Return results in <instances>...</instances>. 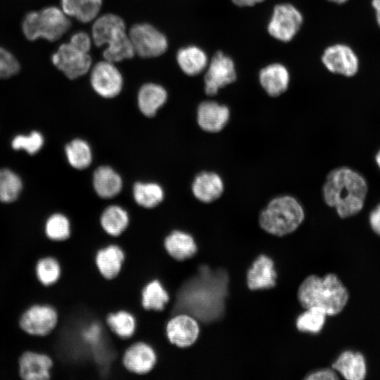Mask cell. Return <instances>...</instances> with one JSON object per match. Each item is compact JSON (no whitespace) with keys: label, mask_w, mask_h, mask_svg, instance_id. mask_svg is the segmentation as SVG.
Segmentation results:
<instances>
[{"label":"cell","mask_w":380,"mask_h":380,"mask_svg":"<svg viewBox=\"0 0 380 380\" xmlns=\"http://www.w3.org/2000/svg\"><path fill=\"white\" fill-rule=\"evenodd\" d=\"M165 331L172 344L179 348H187L198 339L201 329L198 322L194 317L179 313L167 321Z\"/></svg>","instance_id":"5bb4252c"},{"label":"cell","mask_w":380,"mask_h":380,"mask_svg":"<svg viewBox=\"0 0 380 380\" xmlns=\"http://www.w3.org/2000/svg\"><path fill=\"white\" fill-rule=\"evenodd\" d=\"M328 1L336 3V4H343V3L346 2L348 0H328Z\"/></svg>","instance_id":"f6af8a7d"},{"label":"cell","mask_w":380,"mask_h":380,"mask_svg":"<svg viewBox=\"0 0 380 380\" xmlns=\"http://www.w3.org/2000/svg\"><path fill=\"white\" fill-rule=\"evenodd\" d=\"M124 261L125 253L116 244H110L99 249L95 258L99 272L106 279H113L118 276Z\"/></svg>","instance_id":"603a6c76"},{"label":"cell","mask_w":380,"mask_h":380,"mask_svg":"<svg viewBox=\"0 0 380 380\" xmlns=\"http://www.w3.org/2000/svg\"><path fill=\"white\" fill-rule=\"evenodd\" d=\"M374 160H375V162H376L379 169L380 170V148L379 149V151L376 153L375 157H374Z\"/></svg>","instance_id":"ee69618b"},{"label":"cell","mask_w":380,"mask_h":380,"mask_svg":"<svg viewBox=\"0 0 380 380\" xmlns=\"http://www.w3.org/2000/svg\"><path fill=\"white\" fill-rule=\"evenodd\" d=\"M70 26L68 15L56 6L27 13L22 24L25 36L31 41L39 38L56 41L67 32Z\"/></svg>","instance_id":"8992f818"},{"label":"cell","mask_w":380,"mask_h":380,"mask_svg":"<svg viewBox=\"0 0 380 380\" xmlns=\"http://www.w3.org/2000/svg\"><path fill=\"white\" fill-rule=\"evenodd\" d=\"M51 61L71 80L86 74L91 65V58L89 52L76 47L70 42L60 45L52 55Z\"/></svg>","instance_id":"30bf717a"},{"label":"cell","mask_w":380,"mask_h":380,"mask_svg":"<svg viewBox=\"0 0 380 380\" xmlns=\"http://www.w3.org/2000/svg\"><path fill=\"white\" fill-rule=\"evenodd\" d=\"M46 236L54 241H63L71 235V226L68 218L61 213L50 215L45 222Z\"/></svg>","instance_id":"e575fe53"},{"label":"cell","mask_w":380,"mask_h":380,"mask_svg":"<svg viewBox=\"0 0 380 380\" xmlns=\"http://www.w3.org/2000/svg\"><path fill=\"white\" fill-rule=\"evenodd\" d=\"M58 313L49 305H34L22 315L19 324L27 334L32 336H46L57 326Z\"/></svg>","instance_id":"8fae6325"},{"label":"cell","mask_w":380,"mask_h":380,"mask_svg":"<svg viewBox=\"0 0 380 380\" xmlns=\"http://www.w3.org/2000/svg\"><path fill=\"white\" fill-rule=\"evenodd\" d=\"M167 98L164 87L155 83H147L141 86L138 92V106L145 116L153 117L165 104Z\"/></svg>","instance_id":"cb8c5ba5"},{"label":"cell","mask_w":380,"mask_h":380,"mask_svg":"<svg viewBox=\"0 0 380 380\" xmlns=\"http://www.w3.org/2000/svg\"><path fill=\"white\" fill-rule=\"evenodd\" d=\"M93 185L100 197L110 198L120 193L122 181L120 176L111 167L101 166L94 171Z\"/></svg>","instance_id":"d4e9b609"},{"label":"cell","mask_w":380,"mask_h":380,"mask_svg":"<svg viewBox=\"0 0 380 380\" xmlns=\"http://www.w3.org/2000/svg\"><path fill=\"white\" fill-rule=\"evenodd\" d=\"M44 143L43 135L39 132L32 131L29 134L16 135L11 141V146L14 150H23L34 155L42 148Z\"/></svg>","instance_id":"8d00e7d4"},{"label":"cell","mask_w":380,"mask_h":380,"mask_svg":"<svg viewBox=\"0 0 380 380\" xmlns=\"http://www.w3.org/2000/svg\"><path fill=\"white\" fill-rule=\"evenodd\" d=\"M298 298L303 308L318 307L331 316L342 311L348 303L349 293L334 274L324 277L310 275L300 285Z\"/></svg>","instance_id":"3957f363"},{"label":"cell","mask_w":380,"mask_h":380,"mask_svg":"<svg viewBox=\"0 0 380 380\" xmlns=\"http://www.w3.org/2000/svg\"><path fill=\"white\" fill-rule=\"evenodd\" d=\"M106 321L110 329L123 340L130 338L135 332L136 319L128 311L121 310L111 312L107 315Z\"/></svg>","instance_id":"f546056e"},{"label":"cell","mask_w":380,"mask_h":380,"mask_svg":"<svg viewBox=\"0 0 380 380\" xmlns=\"http://www.w3.org/2000/svg\"><path fill=\"white\" fill-rule=\"evenodd\" d=\"M303 23L301 12L291 4L282 3L274 7L267 30L274 39L289 42L298 34Z\"/></svg>","instance_id":"52a82bcc"},{"label":"cell","mask_w":380,"mask_h":380,"mask_svg":"<svg viewBox=\"0 0 380 380\" xmlns=\"http://www.w3.org/2000/svg\"><path fill=\"white\" fill-rule=\"evenodd\" d=\"M91 34L95 45H107L103 51L106 61L119 62L135 53L125 24L117 15L108 13L98 18L93 24Z\"/></svg>","instance_id":"5b68a950"},{"label":"cell","mask_w":380,"mask_h":380,"mask_svg":"<svg viewBox=\"0 0 380 380\" xmlns=\"http://www.w3.org/2000/svg\"><path fill=\"white\" fill-rule=\"evenodd\" d=\"M258 79L261 87L269 96L278 97L287 91L290 73L284 65L273 63L260 70Z\"/></svg>","instance_id":"e0dca14e"},{"label":"cell","mask_w":380,"mask_h":380,"mask_svg":"<svg viewBox=\"0 0 380 380\" xmlns=\"http://www.w3.org/2000/svg\"><path fill=\"white\" fill-rule=\"evenodd\" d=\"M157 355L148 343L137 341L129 346L124 352L122 364L130 372L139 375L140 380L155 366Z\"/></svg>","instance_id":"9a60e30c"},{"label":"cell","mask_w":380,"mask_h":380,"mask_svg":"<svg viewBox=\"0 0 380 380\" xmlns=\"http://www.w3.org/2000/svg\"><path fill=\"white\" fill-rule=\"evenodd\" d=\"M133 196L135 201L140 206L152 208L163 201L164 191L156 183L137 182L133 188Z\"/></svg>","instance_id":"1f68e13d"},{"label":"cell","mask_w":380,"mask_h":380,"mask_svg":"<svg viewBox=\"0 0 380 380\" xmlns=\"http://www.w3.org/2000/svg\"><path fill=\"white\" fill-rule=\"evenodd\" d=\"M177 61L185 74L195 76L206 69L209 60L202 49L196 46H188L178 51Z\"/></svg>","instance_id":"484cf974"},{"label":"cell","mask_w":380,"mask_h":380,"mask_svg":"<svg viewBox=\"0 0 380 380\" xmlns=\"http://www.w3.org/2000/svg\"><path fill=\"white\" fill-rule=\"evenodd\" d=\"M36 276L44 286L56 284L62 276V267L59 261L51 256L40 258L35 266Z\"/></svg>","instance_id":"836d02e7"},{"label":"cell","mask_w":380,"mask_h":380,"mask_svg":"<svg viewBox=\"0 0 380 380\" xmlns=\"http://www.w3.org/2000/svg\"><path fill=\"white\" fill-rule=\"evenodd\" d=\"M91 84L94 90L104 98H113L122 90L123 80L113 63L103 61L97 63L91 69Z\"/></svg>","instance_id":"4fadbf2b"},{"label":"cell","mask_w":380,"mask_h":380,"mask_svg":"<svg viewBox=\"0 0 380 380\" xmlns=\"http://www.w3.org/2000/svg\"><path fill=\"white\" fill-rule=\"evenodd\" d=\"M23 189L20 176L8 168L0 169V201L9 203L18 198Z\"/></svg>","instance_id":"d6a6232c"},{"label":"cell","mask_w":380,"mask_h":380,"mask_svg":"<svg viewBox=\"0 0 380 380\" xmlns=\"http://www.w3.org/2000/svg\"><path fill=\"white\" fill-rule=\"evenodd\" d=\"M53 365L47 355L27 351L19 359V375L24 380H47Z\"/></svg>","instance_id":"ac0fdd59"},{"label":"cell","mask_w":380,"mask_h":380,"mask_svg":"<svg viewBox=\"0 0 380 380\" xmlns=\"http://www.w3.org/2000/svg\"><path fill=\"white\" fill-rule=\"evenodd\" d=\"M227 286L228 277L224 270H214L205 265L199 266L160 312L161 322L166 324L179 313L190 315L202 324L219 319L224 312Z\"/></svg>","instance_id":"6da1fadb"},{"label":"cell","mask_w":380,"mask_h":380,"mask_svg":"<svg viewBox=\"0 0 380 380\" xmlns=\"http://www.w3.org/2000/svg\"><path fill=\"white\" fill-rule=\"evenodd\" d=\"M230 109L224 104L208 100L201 102L197 108V122L205 132L217 133L228 124Z\"/></svg>","instance_id":"2e32d148"},{"label":"cell","mask_w":380,"mask_h":380,"mask_svg":"<svg viewBox=\"0 0 380 380\" xmlns=\"http://www.w3.org/2000/svg\"><path fill=\"white\" fill-rule=\"evenodd\" d=\"M305 219L300 202L289 194L278 195L270 199L261 210L258 222L266 232L283 236L296 231Z\"/></svg>","instance_id":"277c9868"},{"label":"cell","mask_w":380,"mask_h":380,"mask_svg":"<svg viewBox=\"0 0 380 380\" xmlns=\"http://www.w3.org/2000/svg\"><path fill=\"white\" fill-rule=\"evenodd\" d=\"M333 369L348 380H362L367 374V364L360 352H343L332 365Z\"/></svg>","instance_id":"7402d4cb"},{"label":"cell","mask_w":380,"mask_h":380,"mask_svg":"<svg viewBox=\"0 0 380 380\" xmlns=\"http://www.w3.org/2000/svg\"><path fill=\"white\" fill-rule=\"evenodd\" d=\"M191 189L197 200L204 203H210L222 196L224 191V184L221 176L217 172L203 171L194 178Z\"/></svg>","instance_id":"d6986e66"},{"label":"cell","mask_w":380,"mask_h":380,"mask_svg":"<svg viewBox=\"0 0 380 380\" xmlns=\"http://www.w3.org/2000/svg\"><path fill=\"white\" fill-rule=\"evenodd\" d=\"M69 42L86 52H89L91 49V37L84 32H77L73 34L71 36Z\"/></svg>","instance_id":"f35d334b"},{"label":"cell","mask_w":380,"mask_h":380,"mask_svg":"<svg viewBox=\"0 0 380 380\" xmlns=\"http://www.w3.org/2000/svg\"><path fill=\"white\" fill-rule=\"evenodd\" d=\"M276 278L272 260L265 255H260L248 271L247 284L251 290L270 289L275 286Z\"/></svg>","instance_id":"44dd1931"},{"label":"cell","mask_w":380,"mask_h":380,"mask_svg":"<svg viewBox=\"0 0 380 380\" xmlns=\"http://www.w3.org/2000/svg\"><path fill=\"white\" fill-rule=\"evenodd\" d=\"M264 0H232L234 4L239 7H250L262 2Z\"/></svg>","instance_id":"b9f144b4"},{"label":"cell","mask_w":380,"mask_h":380,"mask_svg":"<svg viewBox=\"0 0 380 380\" xmlns=\"http://www.w3.org/2000/svg\"><path fill=\"white\" fill-rule=\"evenodd\" d=\"M65 152L69 164L75 169H85L92 161L90 146L83 139L72 140L65 146Z\"/></svg>","instance_id":"4dcf8cb0"},{"label":"cell","mask_w":380,"mask_h":380,"mask_svg":"<svg viewBox=\"0 0 380 380\" xmlns=\"http://www.w3.org/2000/svg\"><path fill=\"white\" fill-rule=\"evenodd\" d=\"M372 5L375 11L377 24L380 27V0H372Z\"/></svg>","instance_id":"7bdbcfd3"},{"label":"cell","mask_w":380,"mask_h":380,"mask_svg":"<svg viewBox=\"0 0 380 380\" xmlns=\"http://www.w3.org/2000/svg\"><path fill=\"white\" fill-rule=\"evenodd\" d=\"M308 380H335L338 376L334 369H324L315 372L306 377Z\"/></svg>","instance_id":"ab89813d"},{"label":"cell","mask_w":380,"mask_h":380,"mask_svg":"<svg viewBox=\"0 0 380 380\" xmlns=\"http://www.w3.org/2000/svg\"><path fill=\"white\" fill-rule=\"evenodd\" d=\"M164 247L167 253L177 261H184L196 255L198 245L194 236L183 230L175 229L164 239Z\"/></svg>","instance_id":"ffe728a7"},{"label":"cell","mask_w":380,"mask_h":380,"mask_svg":"<svg viewBox=\"0 0 380 380\" xmlns=\"http://www.w3.org/2000/svg\"><path fill=\"white\" fill-rule=\"evenodd\" d=\"M237 77L233 59L221 51L209 61L204 75V90L208 96L216 95L219 90L234 83Z\"/></svg>","instance_id":"ba28073f"},{"label":"cell","mask_w":380,"mask_h":380,"mask_svg":"<svg viewBox=\"0 0 380 380\" xmlns=\"http://www.w3.org/2000/svg\"><path fill=\"white\" fill-rule=\"evenodd\" d=\"M321 60L324 66L334 74L352 77L359 70V59L356 53L349 46L343 44L327 47Z\"/></svg>","instance_id":"7c38bea8"},{"label":"cell","mask_w":380,"mask_h":380,"mask_svg":"<svg viewBox=\"0 0 380 380\" xmlns=\"http://www.w3.org/2000/svg\"><path fill=\"white\" fill-rule=\"evenodd\" d=\"M129 37L134 53L141 57H156L165 53L167 49L166 37L148 23L133 25Z\"/></svg>","instance_id":"9c48e42d"},{"label":"cell","mask_w":380,"mask_h":380,"mask_svg":"<svg viewBox=\"0 0 380 380\" xmlns=\"http://www.w3.org/2000/svg\"><path fill=\"white\" fill-rule=\"evenodd\" d=\"M369 223L372 229L380 236V203L370 212Z\"/></svg>","instance_id":"60d3db41"},{"label":"cell","mask_w":380,"mask_h":380,"mask_svg":"<svg viewBox=\"0 0 380 380\" xmlns=\"http://www.w3.org/2000/svg\"><path fill=\"white\" fill-rule=\"evenodd\" d=\"M170 300L167 291L158 279L149 281L141 291V305L145 310L162 312Z\"/></svg>","instance_id":"f1b7e54d"},{"label":"cell","mask_w":380,"mask_h":380,"mask_svg":"<svg viewBox=\"0 0 380 380\" xmlns=\"http://www.w3.org/2000/svg\"><path fill=\"white\" fill-rule=\"evenodd\" d=\"M296 320V327L303 332L318 333L324 324L327 313L318 307L306 308Z\"/></svg>","instance_id":"d590c367"},{"label":"cell","mask_w":380,"mask_h":380,"mask_svg":"<svg viewBox=\"0 0 380 380\" xmlns=\"http://www.w3.org/2000/svg\"><path fill=\"white\" fill-rule=\"evenodd\" d=\"M100 225L107 234L118 237L127 229L129 217L127 212L121 206L110 205L102 213Z\"/></svg>","instance_id":"4316f807"},{"label":"cell","mask_w":380,"mask_h":380,"mask_svg":"<svg viewBox=\"0 0 380 380\" xmlns=\"http://www.w3.org/2000/svg\"><path fill=\"white\" fill-rule=\"evenodd\" d=\"M102 0H61L63 11L82 23L94 20L99 13Z\"/></svg>","instance_id":"83f0119b"},{"label":"cell","mask_w":380,"mask_h":380,"mask_svg":"<svg viewBox=\"0 0 380 380\" xmlns=\"http://www.w3.org/2000/svg\"><path fill=\"white\" fill-rule=\"evenodd\" d=\"M367 191L365 177L348 166L338 167L329 171L322 187L326 205L334 208L343 219L353 217L363 209Z\"/></svg>","instance_id":"7a4b0ae2"},{"label":"cell","mask_w":380,"mask_h":380,"mask_svg":"<svg viewBox=\"0 0 380 380\" xmlns=\"http://www.w3.org/2000/svg\"><path fill=\"white\" fill-rule=\"evenodd\" d=\"M20 70V63L8 51L0 46V79L11 77Z\"/></svg>","instance_id":"74e56055"}]
</instances>
